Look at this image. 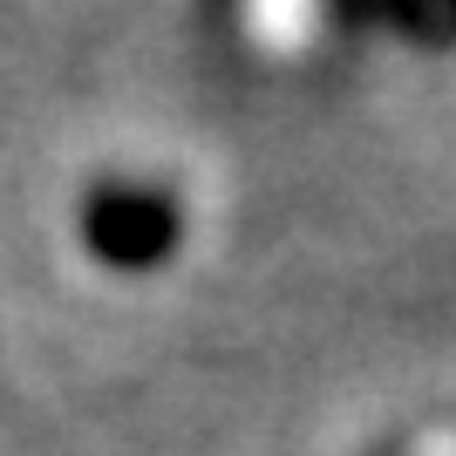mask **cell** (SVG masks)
<instances>
[{
    "label": "cell",
    "mask_w": 456,
    "mask_h": 456,
    "mask_svg": "<svg viewBox=\"0 0 456 456\" xmlns=\"http://www.w3.org/2000/svg\"><path fill=\"white\" fill-rule=\"evenodd\" d=\"M184 239V218L157 184H95L82 198V246L116 273L164 266Z\"/></svg>",
    "instance_id": "cell-1"
},
{
    "label": "cell",
    "mask_w": 456,
    "mask_h": 456,
    "mask_svg": "<svg viewBox=\"0 0 456 456\" xmlns=\"http://www.w3.org/2000/svg\"><path fill=\"white\" fill-rule=\"evenodd\" d=\"M381 20L416 48H456V0H381Z\"/></svg>",
    "instance_id": "cell-2"
},
{
    "label": "cell",
    "mask_w": 456,
    "mask_h": 456,
    "mask_svg": "<svg viewBox=\"0 0 456 456\" xmlns=\"http://www.w3.org/2000/svg\"><path fill=\"white\" fill-rule=\"evenodd\" d=\"M327 20H334L341 35H362L368 20H381V0H327Z\"/></svg>",
    "instance_id": "cell-3"
},
{
    "label": "cell",
    "mask_w": 456,
    "mask_h": 456,
    "mask_svg": "<svg viewBox=\"0 0 456 456\" xmlns=\"http://www.w3.org/2000/svg\"><path fill=\"white\" fill-rule=\"evenodd\" d=\"M205 14L211 20H232V14H239V0H205Z\"/></svg>",
    "instance_id": "cell-4"
}]
</instances>
